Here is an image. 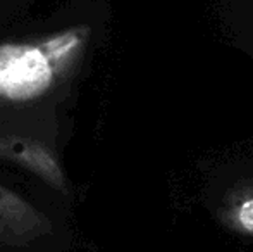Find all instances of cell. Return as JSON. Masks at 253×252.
Listing matches in <instances>:
<instances>
[{
    "instance_id": "6da1fadb",
    "label": "cell",
    "mask_w": 253,
    "mask_h": 252,
    "mask_svg": "<svg viewBox=\"0 0 253 252\" xmlns=\"http://www.w3.org/2000/svg\"><path fill=\"white\" fill-rule=\"evenodd\" d=\"M90 47V28L69 24L0 44V111L53 97L78 76Z\"/></svg>"
},
{
    "instance_id": "7a4b0ae2",
    "label": "cell",
    "mask_w": 253,
    "mask_h": 252,
    "mask_svg": "<svg viewBox=\"0 0 253 252\" xmlns=\"http://www.w3.org/2000/svg\"><path fill=\"white\" fill-rule=\"evenodd\" d=\"M0 161L31 173L59 194H71V182L62 161L55 149L45 140L0 131Z\"/></svg>"
},
{
    "instance_id": "3957f363",
    "label": "cell",
    "mask_w": 253,
    "mask_h": 252,
    "mask_svg": "<svg viewBox=\"0 0 253 252\" xmlns=\"http://www.w3.org/2000/svg\"><path fill=\"white\" fill-rule=\"evenodd\" d=\"M52 233L53 221L43 211L0 185V247L28 249Z\"/></svg>"
},
{
    "instance_id": "277c9868",
    "label": "cell",
    "mask_w": 253,
    "mask_h": 252,
    "mask_svg": "<svg viewBox=\"0 0 253 252\" xmlns=\"http://www.w3.org/2000/svg\"><path fill=\"white\" fill-rule=\"evenodd\" d=\"M238 219H240V223L243 225L245 230H248L250 233H253V199L247 201L240 207V212H238Z\"/></svg>"
},
{
    "instance_id": "5b68a950",
    "label": "cell",
    "mask_w": 253,
    "mask_h": 252,
    "mask_svg": "<svg viewBox=\"0 0 253 252\" xmlns=\"http://www.w3.org/2000/svg\"><path fill=\"white\" fill-rule=\"evenodd\" d=\"M0 251H2V247H0Z\"/></svg>"
}]
</instances>
